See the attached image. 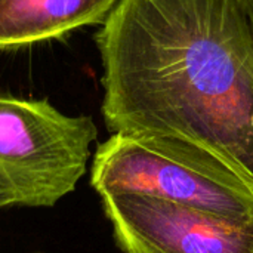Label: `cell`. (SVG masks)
<instances>
[{
    "mask_svg": "<svg viewBox=\"0 0 253 253\" xmlns=\"http://www.w3.org/2000/svg\"><path fill=\"white\" fill-rule=\"evenodd\" d=\"M101 202L122 252L253 253V218L230 219L133 194H105Z\"/></svg>",
    "mask_w": 253,
    "mask_h": 253,
    "instance_id": "cell-4",
    "label": "cell"
},
{
    "mask_svg": "<svg viewBox=\"0 0 253 253\" xmlns=\"http://www.w3.org/2000/svg\"><path fill=\"white\" fill-rule=\"evenodd\" d=\"M95 40L111 133L194 144L253 182V42L243 0H120Z\"/></svg>",
    "mask_w": 253,
    "mask_h": 253,
    "instance_id": "cell-1",
    "label": "cell"
},
{
    "mask_svg": "<svg viewBox=\"0 0 253 253\" xmlns=\"http://www.w3.org/2000/svg\"><path fill=\"white\" fill-rule=\"evenodd\" d=\"M90 185L101 196L133 194L230 219L253 218V182L211 151L159 135L113 133L99 144Z\"/></svg>",
    "mask_w": 253,
    "mask_h": 253,
    "instance_id": "cell-2",
    "label": "cell"
},
{
    "mask_svg": "<svg viewBox=\"0 0 253 253\" xmlns=\"http://www.w3.org/2000/svg\"><path fill=\"white\" fill-rule=\"evenodd\" d=\"M243 7H245V13H246V19H248V25H249V31H251V37L253 42V0H243Z\"/></svg>",
    "mask_w": 253,
    "mask_h": 253,
    "instance_id": "cell-7",
    "label": "cell"
},
{
    "mask_svg": "<svg viewBox=\"0 0 253 253\" xmlns=\"http://www.w3.org/2000/svg\"><path fill=\"white\" fill-rule=\"evenodd\" d=\"M120 0H0V49L25 47L102 24Z\"/></svg>",
    "mask_w": 253,
    "mask_h": 253,
    "instance_id": "cell-5",
    "label": "cell"
},
{
    "mask_svg": "<svg viewBox=\"0 0 253 253\" xmlns=\"http://www.w3.org/2000/svg\"><path fill=\"white\" fill-rule=\"evenodd\" d=\"M12 206H18V205H16L15 193H13L12 188L7 185V182L0 176V209L12 208Z\"/></svg>",
    "mask_w": 253,
    "mask_h": 253,
    "instance_id": "cell-6",
    "label": "cell"
},
{
    "mask_svg": "<svg viewBox=\"0 0 253 253\" xmlns=\"http://www.w3.org/2000/svg\"><path fill=\"white\" fill-rule=\"evenodd\" d=\"M96 138L89 116H67L46 99L0 92V176L18 206L52 208L73 193Z\"/></svg>",
    "mask_w": 253,
    "mask_h": 253,
    "instance_id": "cell-3",
    "label": "cell"
}]
</instances>
